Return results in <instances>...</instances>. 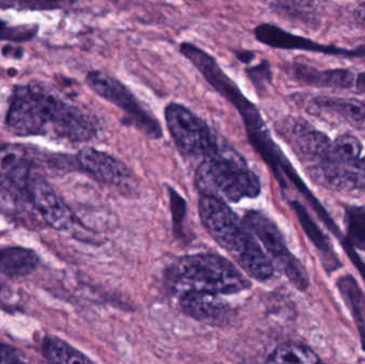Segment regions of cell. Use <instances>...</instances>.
Returning <instances> with one entry per match:
<instances>
[{"mask_svg": "<svg viewBox=\"0 0 365 364\" xmlns=\"http://www.w3.org/2000/svg\"><path fill=\"white\" fill-rule=\"evenodd\" d=\"M199 215L204 228L215 241L231 256L238 266L253 279L266 281L274 267L244 220L225 201L202 196Z\"/></svg>", "mask_w": 365, "mask_h": 364, "instance_id": "cell-1", "label": "cell"}, {"mask_svg": "<svg viewBox=\"0 0 365 364\" xmlns=\"http://www.w3.org/2000/svg\"><path fill=\"white\" fill-rule=\"evenodd\" d=\"M167 284L175 296L206 292L237 294L250 288V281L229 260L212 254L182 256L167 271Z\"/></svg>", "mask_w": 365, "mask_h": 364, "instance_id": "cell-2", "label": "cell"}, {"mask_svg": "<svg viewBox=\"0 0 365 364\" xmlns=\"http://www.w3.org/2000/svg\"><path fill=\"white\" fill-rule=\"evenodd\" d=\"M202 196L237 203L261 194V182L244 158L229 145L218 149L200 162L195 177Z\"/></svg>", "mask_w": 365, "mask_h": 364, "instance_id": "cell-3", "label": "cell"}, {"mask_svg": "<svg viewBox=\"0 0 365 364\" xmlns=\"http://www.w3.org/2000/svg\"><path fill=\"white\" fill-rule=\"evenodd\" d=\"M86 83L94 93L123 111L125 115L124 120L130 125L134 126L149 138H162L163 128L158 119L117 77L103 71H90L86 76Z\"/></svg>", "mask_w": 365, "mask_h": 364, "instance_id": "cell-4", "label": "cell"}, {"mask_svg": "<svg viewBox=\"0 0 365 364\" xmlns=\"http://www.w3.org/2000/svg\"><path fill=\"white\" fill-rule=\"evenodd\" d=\"M42 85L46 104V136L73 143L88 142L98 136V119L77 105L64 100L53 87Z\"/></svg>", "mask_w": 365, "mask_h": 364, "instance_id": "cell-5", "label": "cell"}, {"mask_svg": "<svg viewBox=\"0 0 365 364\" xmlns=\"http://www.w3.org/2000/svg\"><path fill=\"white\" fill-rule=\"evenodd\" d=\"M165 119L167 128L184 157L201 162L221 145L208 124L184 105L179 103L167 105Z\"/></svg>", "mask_w": 365, "mask_h": 364, "instance_id": "cell-6", "label": "cell"}, {"mask_svg": "<svg viewBox=\"0 0 365 364\" xmlns=\"http://www.w3.org/2000/svg\"><path fill=\"white\" fill-rule=\"evenodd\" d=\"M244 222L253 235L263 244L270 261L287 279L300 291L309 286V276L304 265L291 254L280 229L259 211H250L245 215Z\"/></svg>", "mask_w": 365, "mask_h": 364, "instance_id": "cell-7", "label": "cell"}, {"mask_svg": "<svg viewBox=\"0 0 365 364\" xmlns=\"http://www.w3.org/2000/svg\"><path fill=\"white\" fill-rule=\"evenodd\" d=\"M6 124L15 136H46V110L36 81L15 87Z\"/></svg>", "mask_w": 365, "mask_h": 364, "instance_id": "cell-8", "label": "cell"}, {"mask_svg": "<svg viewBox=\"0 0 365 364\" xmlns=\"http://www.w3.org/2000/svg\"><path fill=\"white\" fill-rule=\"evenodd\" d=\"M277 128L302 160L311 164L330 162L332 141L325 132L313 128L306 120L299 117L284 118Z\"/></svg>", "mask_w": 365, "mask_h": 364, "instance_id": "cell-9", "label": "cell"}, {"mask_svg": "<svg viewBox=\"0 0 365 364\" xmlns=\"http://www.w3.org/2000/svg\"><path fill=\"white\" fill-rule=\"evenodd\" d=\"M76 164L96 181L132 192L137 188V181L132 171L117 158L93 147H83L76 156Z\"/></svg>", "mask_w": 365, "mask_h": 364, "instance_id": "cell-10", "label": "cell"}, {"mask_svg": "<svg viewBox=\"0 0 365 364\" xmlns=\"http://www.w3.org/2000/svg\"><path fill=\"white\" fill-rule=\"evenodd\" d=\"M28 199L42 219L56 230H66L73 224V216L46 179L34 172L27 190Z\"/></svg>", "mask_w": 365, "mask_h": 364, "instance_id": "cell-11", "label": "cell"}, {"mask_svg": "<svg viewBox=\"0 0 365 364\" xmlns=\"http://www.w3.org/2000/svg\"><path fill=\"white\" fill-rule=\"evenodd\" d=\"M180 306L185 314L210 326L225 327L234 318L231 306L212 293H186L180 296Z\"/></svg>", "mask_w": 365, "mask_h": 364, "instance_id": "cell-12", "label": "cell"}, {"mask_svg": "<svg viewBox=\"0 0 365 364\" xmlns=\"http://www.w3.org/2000/svg\"><path fill=\"white\" fill-rule=\"evenodd\" d=\"M311 179L322 187L339 192L365 190V173L353 166L324 162L308 167Z\"/></svg>", "mask_w": 365, "mask_h": 364, "instance_id": "cell-13", "label": "cell"}, {"mask_svg": "<svg viewBox=\"0 0 365 364\" xmlns=\"http://www.w3.org/2000/svg\"><path fill=\"white\" fill-rule=\"evenodd\" d=\"M34 160L23 145H0V181L21 192L34 175Z\"/></svg>", "mask_w": 365, "mask_h": 364, "instance_id": "cell-14", "label": "cell"}, {"mask_svg": "<svg viewBox=\"0 0 365 364\" xmlns=\"http://www.w3.org/2000/svg\"><path fill=\"white\" fill-rule=\"evenodd\" d=\"M289 73L298 83L311 87L351 89L356 81L355 74L347 68L319 70L300 62L291 64Z\"/></svg>", "mask_w": 365, "mask_h": 364, "instance_id": "cell-15", "label": "cell"}, {"mask_svg": "<svg viewBox=\"0 0 365 364\" xmlns=\"http://www.w3.org/2000/svg\"><path fill=\"white\" fill-rule=\"evenodd\" d=\"M309 110L323 111L334 115L349 125L365 130V100L339 96H315L309 102Z\"/></svg>", "mask_w": 365, "mask_h": 364, "instance_id": "cell-16", "label": "cell"}, {"mask_svg": "<svg viewBox=\"0 0 365 364\" xmlns=\"http://www.w3.org/2000/svg\"><path fill=\"white\" fill-rule=\"evenodd\" d=\"M40 265L34 250L21 246L0 248V273L9 278H24L31 275Z\"/></svg>", "mask_w": 365, "mask_h": 364, "instance_id": "cell-17", "label": "cell"}, {"mask_svg": "<svg viewBox=\"0 0 365 364\" xmlns=\"http://www.w3.org/2000/svg\"><path fill=\"white\" fill-rule=\"evenodd\" d=\"M42 356L51 363H93L87 355L76 350L64 340L46 336L41 345Z\"/></svg>", "mask_w": 365, "mask_h": 364, "instance_id": "cell-18", "label": "cell"}, {"mask_svg": "<svg viewBox=\"0 0 365 364\" xmlns=\"http://www.w3.org/2000/svg\"><path fill=\"white\" fill-rule=\"evenodd\" d=\"M267 363H319L321 359L309 346L296 342H287L274 348L266 359Z\"/></svg>", "mask_w": 365, "mask_h": 364, "instance_id": "cell-19", "label": "cell"}, {"mask_svg": "<svg viewBox=\"0 0 365 364\" xmlns=\"http://www.w3.org/2000/svg\"><path fill=\"white\" fill-rule=\"evenodd\" d=\"M361 141L351 134H343L336 137L331 143L330 162L344 166H354L361 157Z\"/></svg>", "mask_w": 365, "mask_h": 364, "instance_id": "cell-20", "label": "cell"}, {"mask_svg": "<svg viewBox=\"0 0 365 364\" xmlns=\"http://www.w3.org/2000/svg\"><path fill=\"white\" fill-rule=\"evenodd\" d=\"M294 209H295L296 213L299 216L300 222H302V227H304V231L308 233L309 237L311 241L314 243L317 246V249L321 251V254L324 256V260H325L326 266L327 263H329L330 267L332 269H336L340 266L338 258L334 254V250H332L331 245H330L329 241L327 237L323 234L321 229L312 222L308 214L304 212V207L302 205L295 203L294 204Z\"/></svg>", "mask_w": 365, "mask_h": 364, "instance_id": "cell-21", "label": "cell"}, {"mask_svg": "<svg viewBox=\"0 0 365 364\" xmlns=\"http://www.w3.org/2000/svg\"><path fill=\"white\" fill-rule=\"evenodd\" d=\"M274 8L287 16L314 23L319 19V0H272Z\"/></svg>", "mask_w": 365, "mask_h": 364, "instance_id": "cell-22", "label": "cell"}, {"mask_svg": "<svg viewBox=\"0 0 365 364\" xmlns=\"http://www.w3.org/2000/svg\"><path fill=\"white\" fill-rule=\"evenodd\" d=\"M340 291L342 292L343 296L347 299L349 303H351V310H353L354 316L357 321L358 328L360 331V335L362 338V343H364L365 350V326L364 324V303L365 301L364 294L360 291L359 286L356 284L355 279L351 276L342 278L339 281Z\"/></svg>", "mask_w": 365, "mask_h": 364, "instance_id": "cell-23", "label": "cell"}, {"mask_svg": "<svg viewBox=\"0 0 365 364\" xmlns=\"http://www.w3.org/2000/svg\"><path fill=\"white\" fill-rule=\"evenodd\" d=\"M347 239L353 247L365 251V207H349L345 212Z\"/></svg>", "mask_w": 365, "mask_h": 364, "instance_id": "cell-24", "label": "cell"}, {"mask_svg": "<svg viewBox=\"0 0 365 364\" xmlns=\"http://www.w3.org/2000/svg\"><path fill=\"white\" fill-rule=\"evenodd\" d=\"M246 74L257 93L263 94L272 81V68L267 60L246 68Z\"/></svg>", "mask_w": 365, "mask_h": 364, "instance_id": "cell-25", "label": "cell"}, {"mask_svg": "<svg viewBox=\"0 0 365 364\" xmlns=\"http://www.w3.org/2000/svg\"><path fill=\"white\" fill-rule=\"evenodd\" d=\"M25 356L13 346L0 342V364L24 363Z\"/></svg>", "mask_w": 365, "mask_h": 364, "instance_id": "cell-26", "label": "cell"}, {"mask_svg": "<svg viewBox=\"0 0 365 364\" xmlns=\"http://www.w3.org/2000/svg\"><path fill=\"white\" fill-rule=\"evenodd\" d=\"M235 56L242 63H250L255 59V53L251 51H236Z\"/></svg>", "mask_w": 365, "mask_h": 364, "instance_id": "cell-27", "label": "cell"}, {"mask_svg": "<svg viewBox=\"0 0 365 364\" xmlns=\"http://www.w3.org/2000/svg\"><path fill=\"white\" fill-rule=\"evenodd\" d=\"M9 1L19 2V4H24L26 6H43L59 1V0H9Z\"/></svg>", "mask_w": 365, "mask_h": 364, "instance_id": "cell-28", "label": "cell"}, {"mask_svg": "<svg viewBox=\"0 0 365 364\" xmlns=\"http://www.w3.org/2000/svg\"><path fill=\"white\" fill-rule=\"evenodd\" d=\"M354 17L358 25L361 26L365 29V4H359L354 11Z\"/></svg>", "mask_w": 365, "mask_h": 364, "instance_id": "cell-29", "label": "cell"}, {"mask_svg": "<svg viewBox=\"0 0 365 364\" xmlns=\"http://www.w3.org/2000/svg\"><path fill=\"white\" fill-rule=\"evenodd\" d=\"M356 87L359 90L361 93L365 94V72L360 73L357 77H356Z\"/></svg>", "mask_w": 365, "mask_h": 364, "instance_id": "cell-30", "label": "cell"}, {"mask_svg": "<svg viewBox=\"0 0 365 364\" xmlns=\"http://www.w3.org/2000/svg\"><path fill=\"white\" fill-rule=\"evenodd\" d=\"M353 167H355L360 172L365 173V157H360V160Z\"/></svg>", "mask_w": 365, "mask_h": 364, "instance_id": "cell-31", "label": "cell"}, {"mask_svg": "<svg viewBox=\"0 0 365 364\" xmlns=\"http://www.w3.org/2000/svg\"><path fill=\"white\" fill-rule=\"evenodd\" d=\"M2 28L4 27H1V24H0V29H2Z\"/></svg>", "mask_w": 365, "mask_h": 364, "instance_id": "cell-32", "label": "cell"}, {"mask_svg": "<svg viewBox=\"0 0 365 364\" xmlns=\"http://www.w3.org/2000/svg\"><path fill=\"white\" fill-rule=\"evenodd\" d=\"M193 1H200V0H193Z\"/></svg>", "mask_w": 365, "mask_h": 364, "instance_id": "cell-33", "label": "cell"}]
</instances>
